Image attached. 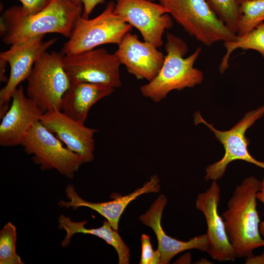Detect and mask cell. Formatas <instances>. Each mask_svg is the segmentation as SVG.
<instances>
[{
  "mask_svg": "<svg viewBox=\"0 0 264 264\" xmlns=\"http://www.w3.org/2000/svg\"><path fill=\"white\" fill-rule=\"evenodd\" d=\"M71 0L76 4L83 5L81 0Z\"/></svg>",
  "mask_w": 264,
  "mask_h": 264,
  "instance_id": "1f68e13d",
  "label": "cell"
},
{
  "mask_svg": "<svg viewBox=\"0 0 264 264\" xmlns=\"http://www.w3.org/2000/svg\"><path fill=\"white\" fill-rule=\"evenodd\" d=\"M58 228L66 231V235L62 242V246H67L72 237L77 233L91 234L104 240L116 250L120 264H128L130 262V249L118 233L110 223L105 220L103 225L97 228H86V221L75 222L69 217L61 215L58 219Z\"/></svg>",
  "mask_w": 264,
  "mask_h": 264,
  "instance_id": "d6986e66",
  "label": "cell"
},
{
  "mask_svg": "<svg viewBox=\"0 0 264 264\" xmlns=\"http://www.w3.org/2000/svg\"><path fill=\"white\" fill-rule=\"evenodd\" d=\"M7 64L5 61L0 59V80L2 82H5L8 80L5 75Z\"/></svg>",
  "mask_w": 264,
  "mask_h": 264,
  "instance_id": "83f0119b",
  "label": "cell"
},
{
  "mask_svg": "<svg viewBox=\"0 0 264 264\" xmlns=\"http://www.w3.org/2000/svg\"><path fill=\"white\" fill-rule=\"evenodd\" d=\"M262 254H264V250L263 253Z\"/></svg>",
  "mask_w": 264,
  "mask_h": 264,
  "instance_id": "836d02e7",
  "label": "cell"
},
{
  "mask_svg": "<svg viewBox=\"0 0 264 264\" xmlns=\"http://www.w3.org/2000/svg\"><path fill=\"white\" fill-rule=\"evenodd\" d=\"M224 46L226 52L219 66L221 73L228 68L230 55L237 49L254 50L264 58V22L248 33L242 36H237L236 40L224 42Z\"/></svg>",
  "mask_w": 264,
  "mask_h": 264,
  "instance_id": "ffe728a7",
  "label": "cell"
},
{
  "mask_svg": "<svg viewBox=\"0 0 264 264\" xmlns=\"http://www.w3.org/2000/svg\"><path fill=\"white\" fill-rule=\"evenodd\" d=\"M167 199L164 195H160L153 203L139 220L144 225L151 228L157 238L158 248L161 253L160 264H168L178 253L189 249H196L206 252L209 246L205 234L190 239L187 242L178 240L167 235L161 226V220Z\"/></svg>",
  "mask_w": 264,
  "mask_h": 264,
  "instance_id": "2e32d148",
  "label": "cell"
},
{
  "mask_svg": "<svg viewBox=\"0 0 264 264\" xmlns=\"http://www.w3.org/2000/svg\"><path fill=\"white\" fill-rule=\"evenodd\" d=\"M17 231L11 222L6 223L0 231V264H23L16 249Z\"/></svg>",
  "mask_w": 264,
  "mask_h": 264,
  "instance_id": "603a6c76",
  "label": "cell"
},
{
  "mask_svg": "<svg viewBox=\"0 0 264 264\" xmlns=\"http://www.w3.org/2000/svg\"><path fill=\"white\" fill-rule=\"evenodd\" d=\"M44 112L27 95L20 86L13 92L9 108L1 118L0 145H21L26 135Z\"/></svg>",
  "mask_w": 264,
  "mask_h": 264,
  "instance_id": "4fadbf2b",
  "label": "cell"
},
{
  "mask_svg": "<svg viewBox=\"0 0 264 264\" xmlns=\"http://www.w3.org/2000/svg\"><path fill=\"white\" fill-rule=\"evenodd\" d=\"M246 264H264V254L254 256L253 254L245 258Z\"/></svg>",
  "mask_w": 264,
  "mask_h": 264,
  "instance_id": "4316f807",
  "label": "cell"
},
{
  "mask_svg": "<svg viewBox=\"0 0 264 264\" xmlns=\"http://www.w3.org/2000/svg\"><path fill=\"white\" fill-rule=\"evenodd\" d=\"M44 35L31 38L10 45L9 49L0 53V59L10 66V71L6 84L0 90V117L9 108V102L19 85L27 80L34 64L57 41L56 38L44 41Z\"/></svg>",
  "mask_w": 264,
  "mask_h": 264,
  "instance_id": "30bf717a",
  "label": "cell"
},
{
  "mask_svg": "<svg viewBox=\"0 0 264 264\" xmlns=\"http://www.w3.org/2000/svg\"><path fill=\"white\" fill-rule=\"evenodd\" d=\"M166 55L157 75L151 81L142 86V95L154 102H160L173 90L193 88L200 84L203 74L194 65L201 52L198 47L190 56L186 54L188 47L182 39L168 33L165 44Z\"/></svg>",
  "mask_w": 264,
  "mask_h": 264,
  "instance_id": "3957f363",
  "label": "cell"
},
{
  "mask_svg": "<svg viewBox=\"0 0 264 264\" xmlns=\"http://www.w3.org/2000/svg\"><path fill=\"white\" fill-rule=\"evenodd\" d=\"M83 5L71 0H53L43 10L26 14L21 6L14 5L0 18L2 41L7 45L47 33L69 38L76 22L82 16Z\"/></svg>",
  "mask_w": 264,
  "mask_h": 264,
  "instance_id": "6da1fadb",
  "label": "cell"
},
{
  "mask_svg": "<svg viewBox=\"0 0 264 264\" xmlns=\"http://www.w3.org/2000/svg\"><path fill=\"white\" fill-rule=\"evenodd\" d=\"M141 255L140 264H160L161 253L158 248L154 250L149 237L142 234L141 238Z\"/></svg>",
  "mask_w": 264,
  "mask_h": 264,
  "instance_id": "cb8c5ba5",
  "label": "cell"
},
{
  "mask_svg": "<svg viewBox=\"0 0 264 264\" xmlns=\"http://www.w3.org/2000/svg\"><path fill=\"white\" fill-rule=\"evenodd\" d=\"M257 198L260 200L264 204V194L259 191L256 195ZM259 231L261 236L264 238V220L260 222L259 225Z\"/></svg>",
  "mask_w": 264,
  "mask_h": 264,
  "instance_id": "f1b7e54d",
  "label": "cell"
},
{
  "mask_svg": "<svg viewBox=\"0 0 264 264\" xmlns=\"http://www.w3.org/2000/svg\"><path fill=\"white\" fill-rule=\"evenodd\" d=\"M264 115V105L246 113L244 116L231 129L221 131L215 128L213 124L207 122L198 111L196 112L194 120L196 125L202 123L206 126L222 144L224 149L222 158L208 166L205 171L206 181H217L224 175L228 165L236 160H242L264 169V162L252 157L247 150L249 139L245 136L246 130Z\"/></svg>",
  "mask_w": 264,
  "mask_h": 264,
  "instance_id": "ba28073f",
  "label": "cell"
},
{
  "mask_svg": "<svg viewBox=\"0 0 264 264\" xmlns=\"http://www.w3.org/2000/svg\"><path fill=\"white\" fill-rule=\"evenodd\" d=\"M53 133L40 122H36L24 137L21 146L42 170L55 169L72 179L84 163L77 154L63 146Z\"/></svg>",
  "mask_w": 264,
  "mask_h": 264,
  "instance_id": "52a82bcc",
  "label": "cell"
},
{
  "mask_svg": "<svg viewBox=\"0 0 264 264\" xmlns=\"http://www.w3.org/2000/svg\"><path fill=\"white\" fill-rule=\"evenodd\" d=\"M40 122L66 147L78 154L84 163L94 158V134L96 129L86 127L67 116L61 110L44 112Z\"/></svg>",
  "mask_w": 264,
  "mask_h": 264,
  "instance_id": "5bb4252c",
  "label": "cell"
},
{
  "mask_svg": "<svg viewBox=\"0 0 264 264\" xmlns=\"http://www.w3.org/2000/svg\"><path fill=\"white\" fill-rule=\"evenodd\" d=\"M210 262L205 258H201L199 261L198 264H210Z\"/></svg>",
  "mask_w": 264,
  "mask_h": 264,
  "instance_id": "f546056e",
  "label": "cell"
},
{
  "mask_svg": "<svg viewBox=\"0 0 264 264\" xmlns=\"http://www.w3.org/2000/svg\"><path fill=\"white\" fill-rule=\"evenodd\" d=\"M22 4L23 10L27 14L33 15L43 10L53 0H18Z\"/></svg>",
  "mask_w": 264,
  "mask_h": 264,
  "instance_id": "d4e9b609",
  "label": "cell"
},
{
  "mask_svg": "<svg viewBox=\"0 0 264 264\" xmlns=\"http://www.w3.org/2000/svg\"><path fill=\"white\" fill-rule=\"evenodd\" d=\"M168 13L190 36L206 46L233 41L231 31L212 10L206 0H160Z\"/></svg>",
  "mask_w": 264,
  "mask_h": 264,
  "instance_id": "277c9868",
  "label": "cell"
},
{
  "mask_svg": "<svg viewBox=\"0 0 264 264\" xmlns=\"http://www.w3.org/2000/svg\"><path fill=\"white\" fill-rule=\"evenodd\" d=\"M160 180L156 175L151 176L144 185L132 193L126 196H113V199L107 202H91L82 199L76 193L73 184H68L66 188L68 201L60 200L58 205L60 208L72 207L74 210L80 207H86L97 212L104 217L112 228L118 231L120 218L128 205L139 196L149 193H157L160 190Z\"/></svg>",
  "mask_w": 264,
  "mask_h": 264,
  "instance_id": "e0dca14e",
  "label": "cell"
},
{
  "mask_svg": "<svg viewBox=\"0 0 264 264\" xmlns=\"http://www.w3.org/2000/svg\"><path fill=\"white\" fill-rule=\"evenodd\" d=\"M114 89L103 84L70 81V86L63 97L61 110L73 120L85 124L91 107L110 95Z\"/></svg>",
  "mask_w": 264,
  "mask_h": 264,
  "instance_id": "ac0fdd59",
  "label": "cell"
},
{
  "mask_svg": "<svg viewBox=\"0 0 264 264\" xmlns=\"http://www.w3.org/2000/svg\"><path fill=\"white\" fill-rule=\"evenodd\" d=\"M83 5L82 17L88 19L94 8L99 4L105 2V0H81Z\"/></svg>",
  "mask_w": 264,
  "mask_h": 264,
  "instance_id": "484cf974",
  "label": "cell"
},
{
  "mask_svg": "<svg viewBox=\"0 0 264 264\" xmlns=\"http://www.w3.org/2000/svg\"><path fill=\"white\" fill-rule=\"evenodd\" d=\"M220 193L217 181H212L205 192L198 195L196 208L205 218L207 227L206 235L209 243L206 252L218 262H234L236 258L234 250L228 240L223 219L218 212Z\"/></svg>",
  "mask_w": 264,
  "mask_h": 264,
  "instance_id": "7c38bea8",
  "label": "cell"
},
{
  "mask_svg": "<svg viewBox=\"0 0 264 264\" xmlns=\"http://www.w3.org/2000/svg\"><path fill=\"white\" fill-rule=\"evenodd\" d=\"M121 64L114 54L105 48H94L65 55L63 66L70 81L100 84L114 88L122 85Z\"/></svg>",
  "mask_w": 264,
  "mask_h": 264,
  "instance_id": "9c48e42d",
  "label": "cell"
},
{
  "mask_svg": "<svg viewBox=\"0 0 264 264\" xmlns=\"http://www.w3.org/2000/svg\"><path fill=\"white\" fill-rule=\"evenodd\" d=\"M261 192H262L264 194V177L261 181Z\"/></svg>",
  "mask_w": 264,
  "mask_h": 264,
  "instance_id": "4dcf8cb0",
  "label": "cell"
},
{
  "mask_svg": "<svg viewBox=\"0 0 264 264\" xmlns=\"http://www.w3.org/2000/svg\"><path fill=\"white\" fill-rule=\"evenodd\" d=\"M62 52H45L37 59L27 79L26 95L44 112L61 110L70 81L63 66Z\"/></svg>",
  "mask_w": 264,
  "mask_h": 264,
  "instance_id": "5b68a950",
  "label": "cell"
},
{
  "mask_svg": "<svg viewBox=\"0 0 264 264\" xmlns=\"http://www.w3.org/2000/svg\"><path fill=\"white\" fill-rule=\"evenodd\" d=\"M218 18L237 35L241 14L237 0H206Z\"/></svg>",
  "mask_w": 264,
  "mask_h": 264,
  "instance_id": "7402d4cb",
  "label": "cell"
},
{
  "mask_svg": "<svg viewBox=\"0 0 264 264\" xmlns=\"http://www.w3.org/2000/svg\"><path fill=\"white\" fill-rule=\"evenodd\" d=\"M246 0H237L238 4L240 5L241 3H242V2L246 1Z\"/></svg>",
  "mask_w": 264,
  "mask_h": 264,
  "instance_id": "d6a6232c",
  "label": "cell"
},
{
  "mask_svg": "<svg viewBox=\"0 0 264 264\" xmlns=\"http://www.w3.org/2000/svg\"><path fill=\"white\" fill-rule=\"evenodd\" d=\"M114 54L121 65L137 79L150 82L158 74L165 55L151 43L140 41L130 32L123 38Z\"/></svg>",
  "mask_w": 264,
  "mask_h": 264,
  "instance_id": "9a60e30c",
  "label": "cell"
},
{
  "mask_svg": "<svg viewBox=\"0 0 264 264\" xmlns=\"http://www.w3.org/2000/svg\"><path fill=\"white\" fill-rule=\"evenodd\" d=\"M240 19L237 36L252 30L264 22V0H247L240 4Z\"/></svg>",
  "mask_w": 264,
  "mask_h": 264,
  "instance_id": "44dd1931",
  "label": "cell"
},
{
  "mask_svg": "<svg viewBox=\"0 0 264 264\" xmlns=\"http://www.w3.org/2000/svg\"><path fill=\"white\" fill-rule=\"evenodd\" d=\"M114 11L157 48L163 44L165 31L173 25L166 7L149 0H116Z\"/></svg>",
  "mask_w": 264,
  "mask_h": 264,
  "instance_id": "8fae6325",
  "label": "cell"
},
{
  "mask_svg": "<svg viewBox=\"0 0 264 264\" xmlns=\"http://www.w3.org/2000/svg\"><path fill=\"white\" fill-rule=\"evenodd\" d=\"M151 0V1H153L154 0Z\"/></svg>",
  "mask_w": 264,
  "mask_h": 264,
  "instance_id": "e575fe53",
  "label": "cell"
},
{
  "mask_svg": "<svg viewBox=\"0 0 264 264\" xmlns=\"http://www.w3.org/2000/svg\"><path fill=\"white\" fill-rule=\"evenodd\" d=\"M114 6L115 3L110 1L97 17L91 19L81 17L76 22L68 40L64 44L62 52L69 55L102 44L118 45L132 26L114 12Z\"/></svg>",
  "mask_w": 264,
  "mask_h": 264,
  "instance_id": "8992f818",
  "label": "cell"
},
{
  "mask_svg": "<svg viewBox=\"0 0 264 264\" xmlns=\"http://www.w3.org/2000/svg\"><path fill=\"white\" fill-rule=\"evenodd\" d=\"M261 181L254 176L244 178L237 185L222 214L228 240L236 258H246L264 246L259 231L260 220L256 209V195Z\"/></svg>",
  "mask_w": 264,
  "mask_h": 264,
  "instance_id": "7a4b0ae2",
  "label": "cell"
}]
</instances>
